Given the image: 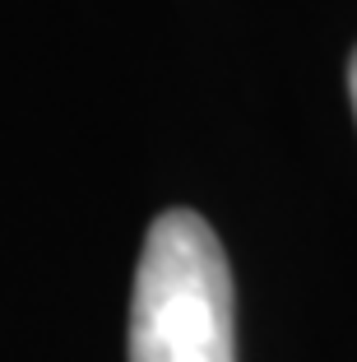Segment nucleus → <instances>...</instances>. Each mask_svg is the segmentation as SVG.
Segmentation results:
<instances>
[{
  "label": "nucleus",
  "instance_id": "nucleus-1",
  "mask_svg": "<svg viewBox=\"0 0 357 362\" xmlns=\"http://www.w3.org/2000/svg\"><path fill=\"white\" fill-rule=\"evenodd\" d=\"M130 362H237L232 269L190 209L158 214L130 298Z\"/></svg>",
  "mask_w": 357,
  "mask_h": 362
},
{
  "label": "nucleus",
  "instance_id": "nucleus-2",
  "mask_svg": "<svg viewBox=\"0 0 357 362\" xmlns=\"http://www.w3.org/2000/svg\"><path fill=\"white\" fill-rule=\"evenodd\" d=\"M348 93H353V117H357V52L348 61Z\"/></svg>",
  "mask_w": 357,
  "mask_h": 362
}]
</instances>
